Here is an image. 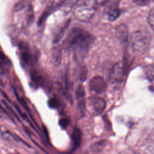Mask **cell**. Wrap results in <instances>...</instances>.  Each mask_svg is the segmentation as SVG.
<instances>
[{"label":"cell","instance_id":"6da1fadb","mask_svg":"<svg viewBox=\"0 0 154 154\" xmlns=\"http://www.w3.org/2000/svg\"><path fill=\"white\" fill-rule=\"evenodd\" d=\"M68 46L73 52L77 60L84 58L94 42V36L89 32L75 28L71 30L67 38Z\"/></svg>","mask_w":154,"mask_h":154},{"label":"cell","instance_id":"7a4b0ae2","mask_svg":"<svg viewBox=\"0 0 154 154\" xmlns=\"http://www.w3.org/2000/svg\"><path fill=\"white\" fill-rule=\"evenodd\" d=\"M150 43V35L143 31H135L131 35L129 44L132 52L136 55H141L146 51Z\"/></svg>","mask_w":154,"mask_h":154},{"label":"cell","instance_id":"3957f363","mask_svg":"<svg viewBox=\"0 0 154 154\" xmlns=\"http://www.w3.org/2000/svg\"><path fill=\"white\" fill-rule=\"evenodd\" d=\"M97 7L94 0H83L77 5L75 16L78 20L87 22L93 17Z\"/></svg>","mask_w":154,"mask_h":154},{"label":"cell","instance_id":"277c9868","mask_svg":"<svg viewBox=\"0 0 154 154\" xmlns=\"http://www.w3.org/2000/svg\"><path fill=\"white\" fill-rule=\"evenodd\" d=\"M128 67H129L125 64L123 61H119L115 63L112 67L109 72V81L112 83L122 81L124 76L127 73Z\"/></svg>","mask_w":154,"mask_h":154},{"label":"cell","instance_id":"5b68a950","mask_svg":"<svg viewBox=\"0 0 154 154\" xmlns=\"http://www.w3.org/2000/svg\"><path fill=\"white\" fill-rule=\"evenodd\" d=\"M90 90L97 94L105 92L107 88V84L103 78L100 76L93 77L89 82Z\"/></svg>","mask_w":154,"mask_h":154},{"label":"cell","instance_id":"8992f818","mask_svg":"<svg viewBox=\"0 0 154 154\" xmlns=\"http://www.w3.org/2000/svg\"><path fill=\"white\" fill-rule=\"evenodd\" d=\"M116 34L118 40L122 45L127 44L128 42V29L125 24L119 25L116 28Z\"/></svg>","mask_w":154,"mask_h":154},{"label":"cell","instance_id":"52a82bcc","mask_svg":"<svg viewBox=\"0 0 154 154\" xmlns=\"http://www.w3.org/2000/svg\"><path fill=\"white\" fill-rule=\"evenodd\" d=\"M120 13L121 11L118 5L116 4H114L108 8L105 13V16L107 20L110 22H112L116 20L119 17Z\"/></svg>","mask_w":154,"mask_h":154},{"label":"cell","instance_id":"ba28073f","mask_svg":"<svg viewBox=\"0 0 154 154\" xmlns=\"http://www.w3.org/2000/svg\"><path fill=\"white\" fill-rule=\"evenodd\" d=\"M91 102L94 109L97 112H102L106 108V102L101 97H94L91 98Z\"/></svg>","mask_w":154,"mask_h":154},{"label":"cell","instance_id":"9c48e42d","mask_svg":"<svg viewBox=\"0 0 154 154\" xmlns=\"http://www.w3.org/2000/svg\"><path fill=\"white\" fill-rule=\"evenodd\" d=\"M70 19H68L58 29L57 32L56 33V34L55 35V37L54 38V43H58L61 39V38L63 37L66 31L68 29L69 26L70 25Z\"/></svg>","mask_w":154,"mask_h":154},{"label":"cell","instance_id":"30bf717a","mask_svg":"<svg viewBox=\"0 0 154 154\" xmlns=\"http://www.w3.org/2000/svg\"><path fill=\"white\" fill-rule=\"evenodd\" d=\"M20 58L24 64H27L29 63L31 59V55L29 52V49L25 45V43L20 46Z\"/></svg>","mask_w":154,"mask_h":154},{"label":"cell","instance_id":"8fae6325","mask_svg":"<svg viewBox=\"0 0 154 154\" xmlns=\"http://www.w3.org/2000/svg\"><path fill=\"white\" fill-rule=\"evenodd\" d=\"M0 132L1 134L2 137L5 139V140L8 141H19L17 140V137L15 135H14L13 134H11L5 127L4 126H0Z\"/></svg>","mask_w":154,"mask_h":154},{"label":"cell","instance_id":"7c38bea8","mask_svg":"<svg viewBox=\"0 0 154 154\" xmlns=\"http://www.w3.org/2000/svg\"><path fill=\"white\" fill-rule=\"evenodd\" d=\"M81 132L78 128H75L72 133V140L73 141L74 146L78 147L81 141Z\"/></svg>","mask_w":154,"mask_h":154},{"label":"cell","instance_id":"4fadbf2b","mask_svg":"<svg viewBox=\"0 0 154 154\" xmlns=\"http://www.w3.org/2000/svg\"><path fill=\"white\" fill-rule=\"evenodd\" d=\"M34 19V10L32 5H29V6L28 8L27 13H26V22L28 25H31Z\"/></svg>","mask_w":154,"mask_h":154},{"label":"cell","instance_id":"5bb4252c","mask_svg":"<svg viewBox=\"0 0 154 154\" xmlns=\"http://www.w3.org/2000/svg\"><path fill=\"white\" fill-rule=\"evenodd\" d=\"M53 60L54 64H55V66H59L61 60V52L60 50L57 49L55 51L53 54Z\"/></svg>","mask_w":154,"mask_h":154},{"label":"cell","instance_id":"9a60e30c","mask_svg":"<svg viewBox=\"0 0 154 154\" xmlns=\"http://www.w3.org/2000/svg\"><path fill=\"white\" fill-rule=\"evenodd\" d=\"M147 22L150 27L154 30V8L150 10L148 16H147Z\"/></svg>","mask_w":154,"mask_h":154},{"label":"cell","instance_id":"2e32d148","mask_svg":"<svg viewBox=\"0 0 154 154\" xmlns=\"http://www.w3.org/2000/svg\"><path fill=\"white\" fill-rule=\"evenodd\" d=\"M76 96L78 99H82L85 96V90L84 87L82 85L78 86L76 91Z\"/></svg>","mask_w":154,"mask_h":154},{"label":"cell","instance_id":"e0dca14e","mask_svg":"<svg viewBox=\"0 0 154 154\" xmlns=\"http://www.w3.org/2000/svg\"><path fill=\"white\" fill-rule=\"evenodd\" d=\"M31 77L32 81L35 84H40L42 81V78L40 77V76L34 70L31 73Z\"/></svg>","mask_w":154,"mask_h":154},{"label":"cell","instance_id":"ac0fdd59","mask_svg":"<svg viewBox=\"0 0 154 154\" xmlns=\"http://www.w3.org/2000/svg\"><path fill=\"white\" fill-rule=\"evenodd\" d=\"M26 1L25 0H21L20 1L18 2L16 5L14 6V11L17 12L21 10H22L24 7L25 6Z\"/></svg>","mask_w":154,"mask_h":154},{"label":"cell","instance_id":"d6986e66","mask_svg":"<svg viewBox=\"0 0 154 154\" xmlns=\"http://www.w3.org/2000/svg\"><path fill=\"white\" fill-rule=\"evenodd\" d=\"M2 103L4 104V105L5 106V107L6 108V109L10 112V115H11L12 116L14 117L16 119H18L17 116L16 115V112L14 111V110L12 109V108H11L5 101H4V100H2Z\"/></svg>","mask_w":154,"mask_h":154},{"label":"cell","instance_id":"ffe728a7","mask_svg":"<svg viewBox=\"0 0 154 154\" xmlns=\"http://www.w3.org/2000/svg\"><path fill=\"white\" fill-rule=\"evenodd\" d=\"M146 73L149 77L154 79V64H152L146 68Z\"/></svg>","mask_w":154,"mask_h":154},{"label":"cell","instance_id":"44dd1931","mask_svg":"<svg viewBox=\"0 0 154 154\" xmlns=\"http://www.w3.org/2000/svg\"><path fill=\"white\" fill-rule=\"evenodd\" d=\"M0 60H1L2 64L4 63V64H5L7 65L10 64V60L1 51H0Z\"/></svg>","mask_w":154,"mask_h":154},{"label":"cell","instance_id":"7402d4cb","mask_svg":"<svg viewBox=\"0 0 154 154\" xmlns=\"http://www.w3.org/2000/svg\"><path fill=\"white\" fill-rule=\"evenodd\" d=\"M70 123V121L67 118H64V119H61L60 120V125L61 126V127L62 128H66L67 127V126L69 125Z\"/></svg>","mask_w":154,"mask_h":154},{"label":"cell","instance_id":"603a6c76","mask_svg":"<svg viewBox=\"0 0 154 154\" xmlns=\"http://www.w3.org/2000/svg\"><path fill=\"white\" fill-rule=\"evenodd\" d=\"M58 102L56 98H51L48 102L49 106L51 108H55L58 105Z\"/></svg>","mask_w":154,"mask_h":154},{"label":"cell","instance_id":"cb8c5ba5","mask_svg":"<svg viewBox=\"0 0 154 154\" xmlns=\"http://www.w3.org/2000/svg\"><path fill=\"white\" fill-rule=\"evenodd\" d=\"M87 77V69L85 67H83L81 69L80 73V79L82 81H85Z\"/></svg>","mask_w":154,"mask_h":154},{"label":"cell","instance_id":"d4e9b609","mask_svg":"<svg viewBox=\"0 0 154 154\" xmlns=\"http://www.w3.org/2000/svg\"><path fill=\"white\" fill-rule=\"evenodd\" d=\"M151 0H134V2L138 5L143 6L148 4Z\"/></svg>","mask_w":154,"mask_h":154},{"label":"cell","instance_id":"484cf974","mask_svg":"<svg viewBox=\"0 0 154 154\" xmlns=\"http://www.w3.org/2000/svg\"><path fill=\"white\" fill-rule=\"evenodd\" d=\"M110 0H94L95 2L96 3V4L99 6V5H103L105 3L108 2Z\"/></svg>","mask_w":154,"mask_h":154},{"label":"cell","instance_id":"4316f807","mask_svg":"<svg viewBox=\"0 0 154 154\" xmlns=\"http://www.w3.org/2000/svg\"><path fill=\"white\" fill-rule=\"evenodd\" d=\"M0 68H2V64L1 63V60H0Z\"/></svg>","mask_w":154,"mask_h":154}]
</instances>
